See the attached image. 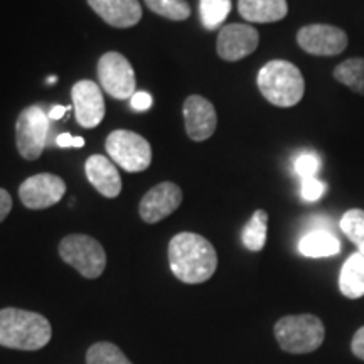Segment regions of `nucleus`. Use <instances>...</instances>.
I'll return each mask as SVG.
<instances>
[{
	"label": "nucleus",
	"instance_id": "3",
	"mask_svg": "<svg viewBox=\"0 0 364 364\" xmlns=\"http://www.w3.org/2000/svg\"><path fill=\"white\" fill-rule=\"evenodd\" d=\"M257 85L268 103L280 108H290L300 103L306 91L302 73L294 63L273 59L262 68Z\"/></svg>",
	"mask_w": 364,
	"mask_h": 364
},
{
	"label": "nucleus",
	"instance_id": "2",
	"mask_svg": "<svg viewBox=\"0 0 364 364\" xmlns=\"http://www.w3.org/2000/svg\"><path fill=\"white\" fill-rule=\"evenodd\" d=\"M53 327L44 316L17 307L0 311V346L19 351H39L49 344Z\"/></svg>",
	"mask_w": 364,
	"mask_h": 364
},
{
	"label": "nucleus",
	"instance_id": "12",
	"mask_svg": "<svg viewBox=\"0 0 364 364\" xmlns=\"http://www.w3.org/2000/svg\"><path fill=\"white\" fill-rule=\"evenodd\" d=\"M73 110L83 129H95L105 118V98L100 86L91 80H81L71 90Z\"/></svg>",
	"mask_w": 364,
	"mask_h": 364
},
{
	"label": "nucleus",
	"instance_id": "27",
	"mask_svg": "<svg viewBox=\"0 0 364 364\" xmlns=\"http://www.w3.org/2000/svg\"><path fill=\"white\" fill-rule=\"evenodd\" d=\"M300 193H302V198L306 199V201L314 203L324 196L326 184L318 181L317 177H311V179L302 181V189H300Z\"/></svg>",
	"mask_w": 364,
	"mask_h": 364
},
{
	"label": "nucleus",
	"instance_id": "1",
	"mask_svg": "<svg viewBox=\"0 0 364 364\" xmlns=\"http://www.w3.org/2000/svg\"><path fill=\"white\" fill-rule=\"evenodd\" d=\"M169 265L172 273L184 284H204L215 275L218 255L204 236L184 231L171 240Z\"/></svg>",
	"mask_w": 364,
	"mask_h": 364
},
{
	"label": "nucleus",
	"instance_id": "31",
	"mask_svg": "<svg viewBox=\"0 0 364 364\" xmlns=\"http://www.w3.org/2000/svg\"><path fill=\"white\" fill-rule=\"evenodd\" d=\"M12 211V198L6 189L0 188V223H2Z\"/></svg>",
	"mask_w": 364,
	"mask_h": 364
},
{
	"label": "nucleus",
	"instance_id": "10",
	"mask_svg": "<svg viewBox=\"0 0 364 364\" xmlns=\"http://www.w3.org/2000/svg\"><path fill=\"white\" fill-rule=\"evenodd\" d=\"M297 43L314 56H338L348 48V34L329 24H311L297 33Z\"/></svg>",
	"mask_w": 364,
	"mask_h": 364
},
{
	"label": "nucleus",
	"instance_id": "19",
	"mask_svg": "<svg viewBox=\"0 0 364 364\" xmlns=\"http://www.w3.org/2000/svg\"><path fill=\"white\" fill-rule=\"evenodd\" d=\"M339 290L344 297L359 299L364 295V255L353 253L339 273Z\"/></svg>",
	"mask_w": 364,
	"mask_h": 364
},
{
	"label": "nucleus",
	"instance_id": "23",
	"mask_svg": "<svg viewBox=\"0 0 364 364\" xmlns=\"http://www.w3.org/2000/svg\"><path fill=\"white\" fill-rule=\"evenodd\" d=\"M86 364H134L120 348L107 341L93 344L86 353Z\"/></svg>",
	"mask_w": 364,
	"mask_h": 364
},
{
	"label": "nucleus",
	"instance_id": "30",
	"mask_svg": "<svg viewBox=\"0 0 364 364\" xmlns=\"http://www.w3.org/2000/svg\"><path fill=\"white\" fill-rule=\"evenodd\" d=\"M351 349H353L354 356L363 359L364 361V326L361 327V329H358L356 334H354Z\"/></svg>",
	"mask_w": 364,
	"mask_h": 364
},
{
	"label": "nucleus",
	"instance_id": "28",
	"mask_svg": "<svg viewBox=\"0 0 364 364\" xmlns=\"http://www.w3.org/2000/svg\"><path fill=\"white\" fill-rule=\"evenodd\" d=\"M130 105L135 112H145L152 107V97L145 91H136L134 97L130 98Z\"/></svg>",
	"mask_w": 364,
	"mask_h": 364
},
{
	"label": "nucleus",
	"instance_id": "7",
	"mask_svg": "<svg viewBox=\"0 0 364 364\" xmlns=\"http://www.w3.org/2000/svg\"><path fill=\"white\" fill-rule=\"evenodd\" d=\"M49 135V115L39 105H31L19 113L16 122V145L26 161L43 156Z\"/></svg>",
	"mask_w": 364,
	"mask_h": 364
},
{
	"label": "nucleus",
	"instance_id": "18",
	"mask_svg": "<svg viewBox=\"0 0 364 364\" xmlns=\"http://www.w3.org/2000/svg\"><path fill=\"white\" fill-rule=\"evenodd\" d=\"M339 250V238L327 230L307 231L299 241V252L309 258L332 257V255H338Z\"/></svg>",
	"mask_w": 364,
	"mask_h": 364
},
{
	"label": "nucleus",
	"instance_id": "13",
	"mask_svg": "<svg viewBox=\"0 0 364 364\" xmlns=\"http://www.w3.org/2000/svg\"><path fill=\"white\" fill-rule=\"evenodd\" d=\"M182 203V189L174 182H161L144 194L139 215L147 225L166 220Z\"/></svg>",
	"mask_w": 364,
	"mask_h": 364
},
{
	"label": "nucleus",
	"instance_id": "14",
	"mask_svg": "<svg viewBox=\"0 0 364 364\" xmlns=\"http://www.w3.org/2000/svg\"><path fill=\"white\" fill-rule=\"evenodd\" d=\"M186 134L194 142H204L216 132L218 115L215 105L201 95H191L182 107Z\"/></svg>",
	"mask_w": 364,
	"mask_h": 364
},
{
	"label": "nucleus",
	"instance_id": "15",
	"mask_svg": "<svg viewBox=\"0 0 364 364\" xmlns=\"http://www.w3.org/2000/svg\"><path fill=\"white\" fill-rule=\"evenodd\" d=\"M102 19L117 29H129L142 19L139 0H86Z\"/></svg>",
	"mask_w": 364,
	"mask_h": 364
},
{
	"label": "nucleus",
	"instance_id": "20",
	"mask_svg": "<svg viewBox=\"0 0 364 364\" xmlns=\"http://www.w3.org/2000/svg\"><path fill=\"white\" fill-rule=\"evenodd\" d=\"M267 228H268V215L263 209H257L243 228L241 241L250 252H262L267 243Z\"/></svg>",
	"mask_w": 364,
	"mask_h": 364
},
{
	"label": "nucleus",
	"instance_id": "4",
	"mask_svg": "<svg viewBox=\"0 0 364 364\" xmlns=\"http://www.w3.org/2000/svg\"><path fill=\"white\" fill-rule=\"evenodd\" d=\"M273 331L280 348L290 354L314 353L321 348L326 338L324 324L312 314L282 317Z\"/></svg>",
	"mask_w": 364,
	"mask_h": 364
},
{
	"label": "nucleus",
	"instance_id": "32",
	"mask_svg": "<svg viewBox=\"0 0 364 364\" xmlns=\"http://www.w3.org/2000/svg\"><path fill=\"white\" fill-rule=\"evenodd\" d=\"M73 107H61V105H56V107L51 108V112H49V118H53V120H59V118H63L66 115V112H70Z\"/></svg>",
	"mask_w": 364,
	"mask_h": 364
},
{
	"label": "nucleus",
	"instance_id": "16",
	"mask_svg": "<svg viewBox=\"0 0 364 364\" xmlns=\"http://www.w3.org/2000/svg\"><path fill=\"white\" fill-rule=\"evenodd\" d=\"M85 172L90 184L105 198L113 199L122 193V177L112 159L95 154L86 161Z\"/></svg>",
	"mask_w": 364,
	"mask_h": 364
},
{
	"label": "nucleus",
	"instance_id": "26",
	"mask_svg": "<svg viewBox=\"0 0 364 364\" xmlns=\"http://www.w3.org/2000/svg\"><path fill=\"white\" fill-rule=\"evenodd\" d=\"M294 169L295 174H297L302 181L311 179V177H316L318 169H321V159H318L316 154L311 152L300 154V156L295 159Z\"/></svg>",
	"mask_w": 364,
	"mask_h": 364
},
{
	"label": "nucleus",
	"instance_id": "8",
	"mask_svg": "<svg viewBox=\"0 0 364 364\" xmlns=\"http://www.w3.org/2000/svg\"><path fill=\"white\" fill-rule=\"evenodd\" d=\"M97 73L102 88L115 100H130L136 93L134 68L124 54L105 53L98 61Z\"/></svg>",
	"mask_w": 364,
	"mask_h": 364
},
{
	"label": "nucleus",
	"instance_id": "5",
	"mask_svg": "<svg viewBox=\"0 0 364 364\" xmlns=\"http://www.w3.org/2000/svg\"><path fill=\"white\" fill-rule=\"evenodd\" d=\"M59 257L90 280L98 279L107 267V253L103 247L88 235L65 236L59 243Z\"/></svg>",
	"mask_w": 364,
	"mask_h": 364
},
{
	"label": "nucleus",
	"instance_id": "24",
	"mask_svg": "<svg viewBox=\"0 0 364 364\" xmlns=\"http://www.w3.org/2000/svg\"><path fill=\"white\" fill-rule=\"evenodd\" d=\"M341 231L356 245L359 253L364 255V211L363 209H349L341 218Z\"/></svg>",
	"mask_w": 364,
	"mask_h": 364
},
{
	"label": "nucleus",
	"instance_id": "11",
	"mask_svg": "<svg viewBox=\"0 0 364 364\" xmlns=\"http://www.w3.org/2000/svg\"><path fill=\"white\" fill-rule=\"evenodd\" d=\"M260 36L250 24H228L220 31L216 41L218 56L228 63L240 61L257 51Z\"/></svg>",
	"mask_w": 364,
	"mask_h": 364
},
{
	"label": "nucleus",
	"instance_id": "25",
	"mask_svg": "<svg viewBox=\"0 0 364 364\" xmlns=\"http://www.w3.org/2000/svg\"><path fill=\"white\" fill-rule=\"evenodd\" d=\"M145 6L169 21H186L191 16V6L186 0H145Z\"/></svg>",
	"mask_w": 364,
	"mask_h": 364
},
{
	"label": "nucleus",
	"instance_id": "22",
	"mask_svg": "<svg viewBox=\"0 0 364 364\" xmlns=\"http://www.w3.org/2000/svg\"><path fill=\"white\" fill-rule=\"evenodd\" d=\"M231 12V0H199V16L209 31L220 27Z\"/></svg>",
	"mask_w": 364,
	"mask_h": 364
},
{
	"label": "nucleus",
	"instance_id": "21",
	"mask_svg": "<svg viewBox=\"0 0 364 364\" xmlns=\"http://www.w3.org/2000/svg\"><path fill=\"white\" fill-rule=\"evenodd\" d=\"M334 78L364 97V58L346 59L336 66Z\"/></svg>",
	"mask_w": 364,
	"mask_h": 364
},
{
	"label": "nucleus",
	"instance_id": "29",
	"mask_svg": "<svg viewBox=\"0 0 364 364\" xmlns=\"http://www.w3.org/2000/svg\"><path fill=\"white\" fill-rule=\"evenodd\" d=\"M56 144L63 149H66V147L81 149V147H85V139L83 136H71L70 134H61V135H58Z\"/></svg>",
	"mask_w": 364,
	"mask_h": 364
},
{
	"label": "nucleus",
	"instance_id": "9",
	"mask_svg": "<svg viewBox=\"0 0 364 364\" xmlns=\"http://www.w3.org/2000/svg\"><path fill=\"white\" fill-rule=\"evenodd\" d=\"M66 194V182L56 174H43L31 176L26 179L19 188L21 203L27 209H48L54 206L65 198Z\"/></svg>",
	"mask_w": 364,
	"mask_h": 364
},
{
	"label": "nucleus",
	"instance_id": "6",
	"mask_svg": "<svg viewBox=\"0 0 364 364\" xmlns=\"http://www.w3.org/2000/svg\"><path fill=\"white\" fill-rule=\"evenodd\" d=\"M105 147L112 161L127 172H142L152 164V147L147 139L132 130H113Z\"/></svg>",
	"mask_w": 364,
	"mask_h": 364
},
{
	"label": "nucleus",
	"instance_id": "17",
	"mask_svg": "<svg viewBox=\"0 0 364 364\" xmlns=\"http://www.w3.org/2000/svg\"><path fill=\"white\" fill-rule=\"evenodd\" d=\"M238 12L248 22L270 24L284 19L289 6L287 0H238Z\"/></svg>",
	"mask_w": 364,
	"mask_h": 364
}]
</instances>
